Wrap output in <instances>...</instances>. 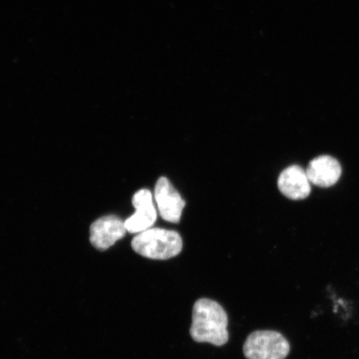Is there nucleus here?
Returning <instances> with one entry per match:
<instances>
[{
    "mask_svg": "<svg viewBox=\"0 0 359 359\" xmlns=\"http://www.w3.org/2000/svg\"><path fill=\"white\" fill-rule=\"evenodd\" d=\"M306 170L299 165H290L280 175L278 187L282 194L291 200H303L311 194V185Z\"/></svg>",
    "mask_w": 359,
    "mask_h": 359,
    "instance_id": "obj_7",
    "label": "nucleus"
},
{
    "mask_svg": "<svg viewBox=\"0 0 359 359\" xmlns=\"http://www.w3.org/2000/svg\"><path fill=\"white\" fill-rule=\"evenodd\" d=\"M290 346L279 332L255 331L244 344L243 352L247 359H285Z\"/></svg>",
    "mask_w": 359,
    "mask_h": 359,
    "instance_id": "obj_3",
    "label": "nucleus"
},
{
    "mask_svg": "<svg viewBox=\"0 0 359 359\" xmlns=\"http://www.w3.org/2000/svg\"><path fill=\"white\" fill-rule=\"evenodd\" d=\"M125 222L116 215L97 219L90 227V242L98 250H106L122 239L127 233Z\"/></svg>",
    "mask_w": 359,
    "mask_h": 359,
    "instance_id": "obj_6",
    "label": "nucleus"
},
{
    "mask_svg": "<svg viewBox=\"0 0 359 359\" xmlns=\"http://www.w3.org/2000/svg\"><path fill=\"white\" fill-rule=\"evenodd\" d=\"M154 198L161 218L165 222L178 223L186 202L167 177L157 180Z\"/></svg>",
    "mask_w": 359,
    "mask_h": 359,
    "instance_id": "obj_4",
    "label": "nucleus"
},
{
    "mask_svg": "<svg viewBox=\"0 0 359 359\" xmlns=\"http://www.w3.org/2000/svg\"><path fill=\"white\" fill-rule=\"evenodd\" d=\"M228 317L222 305L210 299H200L192 309L190 334L198 343L222 346L228 342Z\"/></svg>",
    "mask_w": 359,
    "mask_h": 359,
    "instance_id": "obj_1",
    "label": "nucleus"
},
{
    "mask_svg": "<svg viewBox=\"0 0 359 359\" xmlns=\"http://www.w3.org/2000/svg\"><path fill=\"white\" fill-rule=\"evenodd\" d=\"M309 182L317 187H330L338 182L342 168L338 161L330 156L313 159L306 170Z\"/></svg>",
    "mask_w": 359,
    "mask_h": 359,
    "instance_id": "obj_8",
    "label": "nucleus"
},
{
    "mask_svg": "<svg viewBox=\"0 0 359 359\" xmlns=\"http://www.w3.org/2000/svg\"><path fill=\"white\" fill-rule=\"evenodd\" d=\"M133 205L136 212L125 221L127 231L133 234H139L151 228L157 218V212L151 192L142 189L135 193Z\"/></svg>",
    "mask_w": 359,
    "mask_h": 359,
    "instance_id": "obj_5",
    "label": "nucleus"
},
{
    "mask_svg": "<svg viewBox=\"0 0 359 359\" xmlns=\"http://www.w3.org/2000/svg\"><path fill=\"white\" fill-rule=\"evenodd\" d=\"M183 242L177 232L161 228H150L133 238L135 252L151 259L165 260L182 252Z\"/></svg>",
    "mask_w": 359,
    "mask_h": 359,
    "instance_id": "obj_2",
    "label": "nucleus"
}]
</instances>
